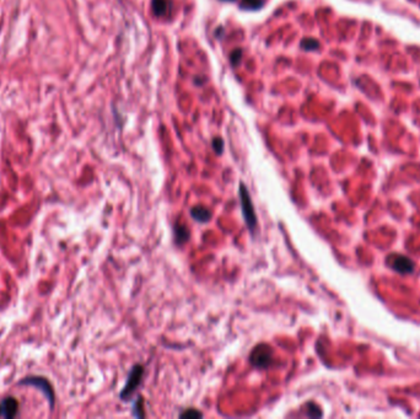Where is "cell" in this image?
Returning a JSON list of instances; mask_svg holds the SVG:
<instances>
[{
  "instance_id": "8",
  "label": "cell",
  "mask_w": 420,
  "mask_h": 419,
  "mask_svg": "<svg viewBox=\"0 0 420 419\" xmlns=\"http://www.w3.org/2000/svg\"><path fill=\"white\" fill-rule=\"evenodd\" d=\"M174 239H176L177 244H184V242L188 241L189 239V230L187 229L186 225L183 224H176L174 225Z\"/></svg>"
},
{
  "instance_id": "6",
  "label": "cell",
  "mask_w": 420,
  "mask_h": 419,
  "mask_svg": "<svg viewBox=\"0 0 420 419\" xmlns=\"http://www.w3.org/2000/svg\"><path fill=\"white\" fill-rule=\"evenodd\" d=\"M0 406H1V412H3L4 418H15L16 414H18L19 403L14 397H6V398L0 403Z\"/></svg>"
},
{
  "instance_id": "14",
  "label": "cell",
  "mask_w": 420,
  "mask_h": 419,
  "mask_svg": "<svg viewBox=\"0 0 420 419\" xmlns=\"http://www.w3.org/2000/svg\"><path fill=\"white\" fill-rule=\"evenodd\" d=\"M213 148H214L217 154H222V150H224V140L222 138H215L213 140Z\"/></svg>"
},
{
  "instance_id": "1",
  "label": "cell",
  "mask_w": 420,
  "mask_h": 419,
  "mask_svg": "<svg viewBox=\"0 0 420 419\" xmlns=\"http://www.w3.org/2000/svg\"><path fill=\"white\" fill-rule=\"evenodd\" d=\"M239 192H240V200H241V209H242L244 219L245 222H246L247 227H248L249 231H251L252 234H254L257 230L256 210H254L253 203H252L248 190H247V187L242 182L240 183Z\"/></svg>"
},
{
  "instance_id": "7",
  "label": "cell",
  "mask_w": 420,
  "mask_h": 419,
  "mask_svg": "<svg viewBox=\"0 0 420 419\" xmlns=\"http://www.w3.org/2000/svg\"><path fill=\"white\" fill-rule=\"evenodd\" d=\"M191 215L193 217L194 220H197V222H206L212 218L210 210L206 209L205 207H201V205H197V207L192 208Z\"/></svg>"
},
{
  "instance_id": "11",
  "label": "cell",
  "mask_w": 420,
  "mask_h": 419,
  "mask_svg": "<svg viewBox=\"0 0 420 419\" xmlns=\"http://www.w3.org/2000/svg\"><path fill=\"white\" fill-rule=\"evenodd\" d=\"M320 47L319 41H316L315 38H305L301 42V48L305 50H315Z\"/></svg>"
},
{
  "instance_id": "17",
  "label": "cell",
  "mask_w": 420,
  "mask_h": 419,
  "mask_svg": "<svg viewBox=\"0 0 420 419\" xmlns=\"http://www.w3.org/2000/svg\"><path fill=\"white\" fill-rule=\"evenodd\" d=\"M222 1H235V0H222Z\"/></svg>"
},
{
  "instance_id": "5",
  "label": "cell",
  "mask_w": 420,
  "mask_h": 419,
  "mask_svg": "<svg viewBox=\"0 0 420 419\" xmlns=\"http://www.w3.org/2000/svg\"><path fill=\"white\" fill-rule=\"evenodd\" d=\"M269 350L271 349H268L267 347L264 350H262L261 347L256 348V349L253 350V353H252L251 359H249L252 364L258 368L268 367L269 360H271V352H269Z\"/></svg>"
},
{
  "instance_id": "16",
  "label": "cell",
  "mask_w": 420,
  "mask_h": 419,
  "mask_svg": "<svg viewBox=\"0 0 420 419\" xmlns=\"http://www.w3.org/2000/svg\"><path fill=\"white\" fill-rule=\"evenodd\" d=\"M0 417H3V412H1V406H0Z\"/></svg>"
},
{
  "instance_id": "2",
  "label": "cell",
  "mask_w": 420,
  "mask_h": 419,
  "mask_svg": "<svg viewBox=\"0 0 420 419\" xmlns=\"http://www.w3.org/2000/svg\"><path fill=\"white\" fill-rule=\"evenodd\" d=\"M143 375H144V368L142 365H134L133 369L130 370L129 375H128L127 382H125V386L123 387L122 392H121L120 397L123 401H128L129 397L132 396L133 392L138 389L140 384H142Z\"/></svg>"
},
{
  "instance_id": "10",
  "label": "cell",
  "mask_w": 420,
  "mask_h": 419,
  "mask_svg": "<svg viewBox=\"0 0 420 419\" xmlns=\"http://www.w3.org/2000/svg\"><path fill=\"white\" fill-rule=\"evenodd\" d=\"M264 5V0H241L240 8L244 10L254 11L261 9Z\"/></svg>"
},
{
  "instance_id": "13",
  "label": "cell",
  "mask_w": 420,
  "mask_h": 419,
  "mask_svg": "<svg viewBox=\"0 0 420 419\" xmlns=\"http://www.w3.org/2000/svg\"><path fill=\"white\" fill-rule=\"evenodd\" d=\"M133 408H134L133 409V414H134L135 417H139V418H143V417H145L144 409H143V398L142 397H139V398L135 401Z\"/></svg>"
},
{
  "instance_id": "4",
  "label": "cell",
  "mask_w": 420,
  "mask_h": 419,
  "mask_svg": "<svg viewBox=\"0 0 420 419\" xmlns=\"http://www.w3.org/2000/svg\"><path fill=\"white\" fill-rule=\"evenodd\" d=\"M391 267L395 271H397V272L407 274V273L413 272V270H414V263H413L412 260H409L408 257H404V256H395V257L392 258Z\"/></svg>"
},
{
  "instance_id": "15",
  "label": "cell",
  "mask_w": 420,
  "mask_h": 419,
  "mask_svg": "<svg viewBox=\"0 0 420 419\" xmlns=\"http://www.w3.org/2000/svg\"><path fill=\"white\" fill-rule=\"evenodd\" d=\"M241 55H242L241 49H235L234 52L231 53V55H230V60H231L232 65H236L237 63L240 62V59H241Z\"/></svg>"
},
{
  "instance_id": "12",
  "label": "cell",
  "mask_w": 420,
  "mask_h": 419,
  "mask_svg": "<svg viewBox=\"0 0 420 419\" xmlns=\"http://www.w3.org/2000/svg\"><path fill=\"white\" fill-rule=\"evenodd\" d=\"M179 417H181V418H201V417H203V413L197 411V409L194 408H189L182 412V413L179 414Z\"/></svg>"
},
{
  "instance_id": "3",
  "label": "cell",
  "mask_w": 420,
  "mask_h": 419,
  "mask_svg": "<svg viewBox=\"0 0 420 419\" xmlns=\"http://www.w3.org/2000/svg\"><path fill=\"white\" fill-rule=\"evenodd\" d=\"M20 385H31V386H35L37 387V389H40L41 391L45 394V396L47 397L48 401H49L50 408L54 407V392H53L52 385H50V382L48 381L47 379L38 376L25 377L24 380H21Z\"/></svg>"
},
{
  "instance_id": "9",
  "label": "cell",
  "mask_w": 420,
  "mask_h": 419,
  "mask_svg": "<svg viewBox=\"0 0 420 419\" xmlns=\"http://www.w3.org/2000/svg\"><path fill=\"white\" fill-rule=\"evenodd\" d=\"M151 6L152 11L156 16H165L169 13L170 4L167 0H152Z\"/></svg>"
}]
</instances>
